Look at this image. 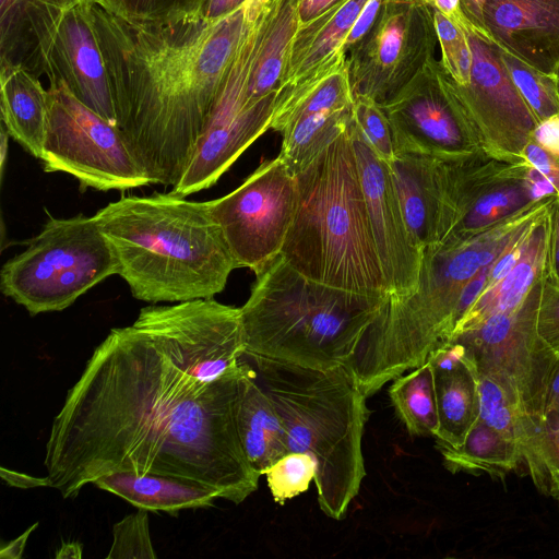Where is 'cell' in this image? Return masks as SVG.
<instances>
[{
	"mask_svg": "<svg viewBox=\"0 0 559 559\" xmlns=\"http://www.w3.org/2000/svg\"><path fill=\"white\" fill-rule=\"evenodd\" d=\"M243 370L205 383L133 325L110 330L68 391L46 442L47 487L72 499L116 472L203 484L239 504L261 475L236 424Z\"/></svg>",
	"mask_w": 559,
	"mask_h": 559,
	"instance_id": "6da1fadb",
	"label": "cell"
},
{
	"mask_svg": "<svg viewBox=\"0 0 559 559\" xmlns=\"http://www.w3.org/2000/svg\"><path fill=\"white\" fill-rule=\"evenodd\" d=\"M92 9L117 126L153 183L174 187L252 20L243 5L216 21H135L98 1Z\"/></svg>",
	"mask_w": 559,
	"mask_h": 559,
	"instance_id": "7a4b0ae2",
	"label": "cell"
},
{
	"mask_svg": "<svg viewBox=\"0 0 559 559\" xmlns=\"http://www.w3.org/2000/svg\"><path fill=\"white\" fill-rule=\"evenodd\" d=\"M134 298L182 302L214 298L237 269L209 203L154 193L122 197L93 215Z\"/></svg>",
	"mask_w": 559,
	"mask_h": 559,
	"instance_id": "3957f363",
	"label": "cell"
},
{
	"mask_svg": "<svg viewBox=\"0 0 559 559\" xmlns=\"http://www.w3.org/2000/svg\"><path fill=\"white\" fill-rule=\"evenodd\" d=\"M295 178L296 207L280 253L283 259L317 283L386 296L350 121Z\"/></svg>",
	"mask_w": 559,
	"mask_h": 559,
	"instance_id": "277c9868",
	"label": "cell"
},
{
	"mask_svg": "<svg viewBox=\"0 0 559 559\" xmlns=\"http://www.w3.org/2000/svg\"><path fill=\"white\" fill-rule=\"evenodd\" d=\"M243 356L283 420L288 451L313 459L320 509L333 520L345 519L366 476V394L345 366L312 368Z\"/></svg>",
	"mask_w": 559,
	"mask_h": 559,
	"instance_id": "5b68a950",
	"label": "cell"
},
{
	"mask_svg": "<svg viewBox=\"0 0 559 559\" xmlns=\"http://www.w3.org/2000/svg\"><path fill=\"white\" fill-rule=\"evenodd\" d=\"M384 298L317 283L277 254L255 273L240 308L245 354L312 368L346 367Z\"/></svg>",
	"mask_w": 559,
	"mask_h": 559,
	"instance_id": "8992f818",
	"label": "cell"
},
{
	"mask_svg": "<svg viewBox=\"0 0 559 559\" xmlns=\"http://www.w3.org/2000/svg\"><path fill=\"white\" fill-rule=\"evenodd\" d=\"M118 263L94 216H50L0 273L4 296L32 316L61 311L111 275Z\"/></svg>",
	"mask_w": 559,
	"mask_h": 559,
	"instance_id": "52a82bcc",
	"label": "cell"
},
{
	"mask_svg": "<svg viewBox=\"0 0 559 559\" xmlns=\"http://www.w3.org/2000/svg\"><path fill=\"white\" fill-rule=\"evenodd\" d=\"M49 118L40 160L81 190H129L153 183L120 128L79 100L61 83L49 84Z\"/></svg>",
	"mask_w": 559,
	"mask_h": 559,
	"instance_id": "ba28073f",
	"label": "cell"
},
{
	"mask_svg": "<svg viewBox=\"0 0 559 559\" xmlns=\"http://www.w3.org/2000/svg\"><path fill=\"white\" fill-rule=\"evenodd\" d=\"M93 1L36 0L28 15L25 69L63 83L84 105L117 124L110 80L98 40Z\"/></svg>",
	"mask_w": 559,
	"mask_h": 559,
	"instance_id": "9c48e42d",
	"label": "cell"
},
{
	"mask_svg": "<svg viewBox=\"0 0 559 559\" xmlns=\"http://www.w3.org/2000/svg\"><path fill=\"white\" fill-rule=\"evenodd\" d=\"M538 301L528 297L514 311L493 313L450 343L463 346L465 359L477 374L495 378L510 389L544 435L545 402L557 357L538 336Z\"/></svg>",
	"mask_w": 559,
	"mask_h": 559,
	"instance_id": "30bf717a",
	"label": "cell"
},
{
	"mask_svg": "<svg viewBox=\"0 0 559 559\" xmlns=\"http://www.w3.org/2000/svg\"><path fill=\"white\" fill-rule=\"evenodd\" d=\"M132 325L202 382H216L241 369L246 344L240 308L214 298L147 306Z\"/></svg>",
	"mask_w": 559,
	"mask_h": 559,
	"instance_id": "8fae6325",
	"label": "cell"
},
{
	"mask_svg": "<svg viewBox=\"0 0 559 559\" xmlns=\"http://www.w3.org/2000/svg\"><path fill=\"white\" fill-rule=\"evenodd\" d=\"M260 14V13H259ZM253 19L224 79L198 147L171 192L181 197L211 188L237 158L266 130L277 100L252 104L249 72L259 36Z\"/></svg>",
	"mask_w": 559,
	"mask_h": 559,
	"instance_id": "7c38bea8",
	"label": "cell"
},
{
	"mask_svg": "<svg viewBox=\"0 0 559 559\" xmlns=\"http://www.w3.org/2000/svg\"><path fill=\"white\" fill-rule=\"evenodd\" d=\"M295 175L277 156L230 193L207 201L238 267L254 274L281 253L296 207Z\"/></svg>",
	"mask_w": 559,
	"mask_h": 559,
	"instance_id": "4fadbf2b",
	"label": "cell"
},
{
	"mask_svg": "<svg viewBox=\"0 0 559 559\" xmlns=\"http://www.w3.org/2000/svg\"><path fill=\"white\" fill-rule=\"evenodd\" d=\"M437 44L432 9L384 0L371 29L347 53L354 96L389 100L435 57Z\"/></svg>",
	"mask_w": 559,
	"mask_h": 559,
	"instance_id": "5bb4252c",
	"label": "cell"
},
{
	"mask_svg": "<svg viewBox=\"0 0 559 559\" xmlns=\"http://www.w3.org/2000/svg\"><path fill=\"white\" fill-rule=\"evenodd\" d=\"M380 105L390 121L395 152L454 159L469 156L480 138L436 57Z\"/></svg>",
	"mask_w": 559,
	"mask_h": 559,
	"instance_id": "9a60e30c",
	"label": "cell"
},
{
	"mask_svg": "<svg viewBox=\"0 0 559 559\" xmlns=\"http://www.w3.org/2000/svg\"><path fill=\"white\" fill-rule=\"evenodd\" d=\"M350 134L388 294L408 295L418 285L423 250L404 217L389 165L377 155L353 117Z\"/></svg>",
	"mask_w": 559,
	"mask_h": 559,
	"instance_id": "2e32d148",
	"label": "cell"
},
{
	"mask_svg": "<svg viewBox=\"0 0 559 559\" xmlns=\"http://www.w3.org/2000/svg\"><path fill=\"white\" fill-rule=\"evenodd\" d=\"M473 52L471 81L466 86L451 85L479 134L521 136L538 123L533 111L513 84L498 49L472 31L466 32Z\"/></svg>",
	"mask_w": 559,
	"mask_h": 559,
	"instance_id": "e0dca14e",
	"label": "cell"
},
{
	"mask_svg": "<svg viewBox=\"0 0 559 559\" xmlns=\"http://www.w3.org/2000/svg\"><path fill=\"white\" fill-rule=\"evenodd\" d=\"M487 41L558 78L559 0H487Z\"/></svg>",
	"mask_w": 559,
	"mask_h": 559,
	"instance_id": "ac0fdd59",
	"label": "cell"
},
{
	"mask_svg": "<svg viewBox=\"0 0 559 559\" xmlns=\"http://www.w3.org/2000/svg\"><path fill=\"white\" fill-rule=\"evenodd\" d=\"M236 403L240 442L251 466L262 476L289 451L286 430L269 394L258 383L252 366L242 360Z\"/></svg>",
	"mask_w": 559,
	"mask_h": 559,
	"instance_id": "d6986e66",
	"label": "cell"
},
{
	"mask_svg": "<svg viewBox=\"0 0 559 559\" xmlns=\"http://www.w3.org/2000/svg\"><path fill=\"white\" fill-rule=\"evenodd\" d=\"M476 376L479 418L518 447L526 474L543 493L549 495L542 430L526 416L510 389L495 378Z\"/></svg>",
	"mask_w": 559,
	"mask_h": 559,
	"instance_id": "ffe728a7",
	"label": "cell"
},
{
	"mask_svg": "<svg viewBox=\"0 0 559 559\" xmlns=\"http://www.w3.org/2000/svg\"><path fill=\"white\" fill-rule=\"evenodd\" d=\"M353 103L347 53L340 51L308 78L282 92L270 128L281 133L297 119L350 109Z\"/></svg>",
	"mask_w": 559,
	"mask_h": 559,
	"instance_id": "44dd1931",
	"label": "cell"
},
{
	"mask_svg": "<svg viewBox=\"0 0 559 559\" xmlns=\"http://www.w3.org/2000/svg\"><path fill=\"white\" fill-rule=\"evenodd\" d=\"M367 1L341 0L310 22L299 24L288 53L283 91L343 51L344 41Z\"/></svg>",
	"mask_w": 559,
	"mask_h": 559,
	"instance_id": "7402d4cb",
	"label": "cell"
},
{
	"mask_svg": "<svg viewBox=\"0 0 559 559\" xmlns=\"http://www.w3.org/2000/svg\"><path fill=\"white\" fill-rule=\"evenodd\" d=\"M93 485L138 509L173 515L181 510L210 508L215 500L222 499L218 491L203 484L158 474L116 472L100 476Z\"/></svg>",
	"mask_w": 559,
	"mask_h": 559,
	"instance_id": "603a6c76",
	"label": "cell"
},
{
	"mask_svg": "<svg viewBox=\"0 0 559 559\" xmlns=\"http://www.w3.org/2000/svg\"><path fill=\"white\" fill-rule=\"evenodd\" d=\"M1 119L9 135L41 157L49 118V93L22 66L0 68Z\"/></svg>",
	"mask_w": 559,
	"mask_h": 559,
	"instance_id": "cb8c5ba5",
	"label": "cell"
},
{
	"mask_svg": "<svg viewBox=\"0 0 559 559\" xmlns=\"http://www.w3.org/2000/svg\"><path fill=\"white\" fill-rule=\"evenodd\" d=\"M389 167L408 228L424 251L433 245L435 239L437 190L433 157L396 151Z\"/></svg>",
	"mask_w": 559,
	"mask_h": 559,
	"instance_id": "d4e9b609",
	"label": "cell"
},
{
	"mask_svg": "<svg viewBox=\"0 0 559 559\" xmlns=\"http://www.w3.org/2000/svg\"><path fill=\"white\" fill-rule=\"evenodd\" d=\"M433 374L438 411L435 438L438 447L457 448L479 419L476 371L464 358L451 370L433 369Z\"/></svg>",
	"mask_w": 559,
	"mask_h": 559,
	"instance_id": "484cf974",
	"label": "cell"
},
{
	"mask_svg": "<svg viewBox=\"0 0 559 559\" xmlns=\"http://www.w3.org/2000/svg\"><path fill=\"white\" fill-rule=\"evenodd\" d=\"M439 449L451 473L487 474L504 479L508 474L524 468L518 447L480 418L460 447Z\"/></svg>",
	"mask_w": 559,
	"mask_h": 559,
	"instance_id": "4316f807",
	"label": "cell"
},
{
	"mask_svg": "<svg viewBox=\"0 0 559 559\" xmlns=\"http://www.w3.org/2000/svg\"><path fill=\"white\" fill-rule=\"evenodd\" d=\"M544 240V233L536 230L535 235L532 234L530 245L519 262L501 281L481 292L456 325L451 341L489 316L514 311L525 304L542 261Z\"/></svg>",
	"mask_w": 559,
	"mask_h": 559,
	"instance_id": "83f0119b",
	"label": "cell"
},
{
	"mask_svg": "<svg viewBox=\"0 0 559 559\" xmlns=\"http://www.w3.org/2000/svg\"><path fill=\"white\" fill-rule=\"evenodd\" d=\"M389 396L411 436L435 437L438 411L435 374L428 360L393 379Z\"/></svg>",
	"mask_w": 559,
	"mask_h": 559,
	"instance_id": "f1b7e54d",
	"label": "cell"
},
{
	"mask_svg": "<svg viewBox=\"0 0 559 559\" xmlns=\"http://www.w3.org/2000/svg\"><path fill=\"white\" fill-rule=\"evenodd\" d=\"M350 118L352 108L297 119L281 132L278 157L292 174H298L347 127Z\"/></svg>",
	"mask_w": 559,
	"mask_h": 559,
	"instance_id": "f546056e",
	"label": "cell"
},
{
	"mask_svg": "<svg viewBox=\"0 0 559 559\" xmlns=\"http://www.w3.org/2000/svg\"><path fill=\"white\" fill-rule=\"evenodd\" d=\"M500 58L520 94L537 121L559 114L558 78L545 74L512 53L499 49Z\"/></svg>",
	"mask_w": 559,
	"mask_h": 559,
	"instance_id": "4dcf8cb0",
	"label": "cell"
},
{
	"mask_svg": "<svg viewBox=\"0 0 559 559\" xmlns=\"http://www.w3.org/2000/svg\"><path fill=\"white\" fill-rule=\"evenodd\" d=\"M36 0H0V68L28 58V15Z\"/></svg>",
	"mask_w": 559,
	"mask_h": 559,
	"instance_id": "1f68e13d",
	"label": "cell"
},
{
	"mask_svg": "<svg viewBox=\"0 0 559 559\" xmlns=\"http://www.w3.org/2000/svg\"><path fill=\"white\" fill-rule=\"evenodd\" d=\"M264 475L274 501L284 504L308 490L310 483L314 480L316 463L309 454L288 452Z\"/></svg>",
	"mask_w": 559,
	"mask_h": 559,
	"instance_id": "d6a6232c",
	"label": "cell"
},
{
	"mask_svg": "<svg viewBox=\"0 0 559 559\" xmlns=\"http://www.w3.org/2000/svg\"><path fill=\"white\" fill-rule=\"evenodd\" d=\"M433 19L441 49V66L456 84L468 85L473 52L466 32L437 11H433Z\"/></svg>",
	"mask_w": 559,
	"mask_h": 559,
	"instance_id": "836d02e7",
	"label": "cell"
},
{
	"mask_svg": "<svg viewBox=\"0 0 559 559\" xmlns=\"http://www.w3.org/2000/svg\"><path fill=\"white\" fill-rule=\"evenodd\" d=\"M207 0H99L112 12L135 21H173L202 15Z\"/></svg>",
	"mask_w": 559,
	"mask_h": 559,
	"instance_id": "e575fe53",
	"label": "cell"
},
{
	"mask_svg": "<svg viewBox=\"0 0 559 559\" xmlns=\"http://www.w3.org/2000/svg\"><path fill=\"white\" fill-rule=\"evenodd\" d=\"M352 117L377 155L391 165L395 159V146L389 118L381 105L365 96H354Z\"/></svg>",
	"mask_w": 559,
	"mask_h": 559,
	"instance_id": "d590c367",
	"label": "cell"
},
{
	"mask_svg": "<svg viewBox=\"0 0 559 559\" xmlns=\"http://www.w3.org/2000/svg\"><path fill=\"white\" fill-rule=\"evenodd\" d=\"M147 512L145 509H139L114 525V540L106 556L107 559L156 558L150 535Z\"/></svg>",
	"mask_w": 559,
	"mask_h": 559,
	"instance_id": "8d00e7d4",
	"label": "cell"
},
{
	"mask_svg": "<svg viewBox=\"0 0 559 559\" xmlns=\"http://www.w3.org/2000/svg\"><path fill=\"white\" fill-rule=\"evenodd\" d=\"M536 329L544 344L559 357V290L543 295L538 301Z\"/></svg>",
	"mask_w": 559,
	"mask_h": 559,
	"instance_id": "74e56055",
	"label": "cell"
},
{
	"mask_svg": "<svg viewBox=\"0 0 559 559\" xmlns=\"http://www.w3.org/2000/svg\"><path fill=\"white\" fill-rule=\"evenodd\" d=\"M383 1H367L344 41V52L348 53L371 29L378 19Z\"/></svg>",
	"mask_w": 559,
	"mask_h": 559,
	"instance_id": "f35d334b",
	"label": "cell"
},
{
	"mask_svg": "<svg viewBox=\"0 0 559 559\" xmlns=\"http://www.w3.org/2000/svg\"><path fill=\"white\" fill-rule=\"evenodd\" d=\"M559 427V357L557 358L549 379L544 408V435Z\"/></svg>",
	"mask_w": 559,
	"mask_h": 559,
	"instance_id": "ab89813d",
	"label": "cell"
},
{
	"mask_svg": "<svg viewBox=\"0 0 559 559\" xmlns=\"http://www.w3.org/2000/svg\"><path fill=\"white\" fill-rule=\"evenodd\" d=\"M545 464L549 478V495L559 503V427L545 437Z\"/></svg>",
	"mask_w": 559,
	"mask_h": 559,
	"instance_id": "60d3db41",
	"label": "cell"
},
{
	"mask_svg": "<svg viewBox=\"0 0 559 559\" xmlns=\"http://www.w3.org/2000/svg\"><path fill=\"white\" fill-rule=\"evenodd\" d=\"M533 133L545 151L559 155V114L539 121Z\"/></svg>",
	"mask_w": 559,
	"mask_h": 559,
	"instance_id": "b9f144b4",
	"label": "cell"
},
{
	"mask_svg": "<svg viewBox=\"0 0 559 559\" xmlns=\"http://www.w3.org/2000/svg\"><path fill=\"white\" fill-rule=\"evenodd\" d=\"M416 2L429 7L449 19L453 24L463 31H469V25L462 12L461 0H415Z\"/></svg>",
	"mask_w": 559,
	"mask_h": 559,
	"instance_id": "7bdbcfd3",
	"label": "cell"
},
{
	"mask_svg": "<svg viewBox=\"0 0 559 559\" xmlns=\"http://www.w3.org/2000/svg\"><path fill=\"white\" fill-rule=\"evenodd\" d=\"M486 3L487 0H461L462 12L469 25V31L474 32L485 40H487L484 20Z\"/></svg>",
	"mask_w": 559,
	"mask_h": 559,
	"instance_id": "ee69618b",
	"label": "cell"
},
{
	"mask_svg": "<svg viewBox=\"0 0 559 559\" xmlns=\"http://www.w3.org/2000/svg\"><path fill=\"white\" fill-rule=\"evenodd\" d=\"M526 156L534 169L551 180L555 186L559 187V175L556 174L550 158L544 148L536 144H530L526 148Z\"/></svg>",
	"mask_w": 559,
	"mask_h": 559,
	"instance_id": "f6af8a7d",
	"label": "cell"
},
{
	"mask_svg": "<svg viewBox=\"0 0 559 559\" xmlns=\"http://www.w3.org/2000/svg\"><path fill=\"white\" fill-rule=\"evenodd\" d=\"M341 0H297L299 24H306Z\"/></svg>",
	"mask_w": 559,
	"mask_h": 559,
	"instance_id": "bcb514c9",
	"label": "cell"
},
{
	"mask_svg": "<svg viewBox=\"0 0 559 559\" xmlns=\"http://www.w3.org/2000/svg\"><path fill=\"white\" fill-rule=\"evenodd\" d=\"M246 0H207L202 15L210 20L216 21L243 5Z\"/></svg>",
	"mask_w": 559,
	"mask_h": 559,
	"instance_id": "7dc6e473",
	"label": "cell"
},
{
	"mask_svg": "<svg viewBox=\"0 0 559 559\" xmlns=\"http://www.w3.org/2000/svg\"><path fill=\"white\" fill-rule=\"evenodd\" d=\"M38 523L33 524L24 533L9 543L2 545L0 549V558L2 559H20L25 550L27 539L31 533L36 530Z\"/></svg>",
	"mask_w": 559,
	"mask_h": 559,
	"instance_id": "c3c4849f",
	"label": "cell"
},
{
	"mask_svg": "<svg viewBox=\"0 0 559 559\" xmlns=\"http://www.w3.org/2000/svg\"><path fill=\"white\" fill-rule=\"evenodd\" d=\"M1 476L7 480L8 484L21 487V488H33V487H47L46 477H34L27 474H20L13 471H7L1 468Z\"/></svg>",
	"mask_w": 559,
	"mask_h": 559,
	"instance_id": "681fc988",
	"label": "cell"
},
{
	"mask_svg": "<svg viewBox=\"0 0 559 559\" xmlns=\"http://www.w3.org/2000/svg\"><path fill=\"white\" fill-rule=\"evenodd\" d=\"M531 173V188L530 194L534 199L543 198L547 194L555 192V185L544 175L539 174L536 169Z\"/></svg>",
	"mask_w": 559,
	"mask_h": 559,
	"instance_id": "f907efd6",
	"label": "cell"
},
{
	"mask_svg": "<svg viewBox=\"0 0 559 559\" xmlns=\"http://www.w3.org/2000/svg\"><path fill=\"white\" fill-rule=\"evenodd\" d=\"M82 544L79 542L62 543L56 552V558H81Z\"/></svg>",
	"mask_w": 559,
	"mask_h": 559,
	"instance_id": "816d5d0a",
	"label": "cell"
},
{
	"mask_svg": "<svg viewBox=\"0 0 559 559\" xmlns=\"http://www.w3.org/2000/svg\"><path fill=\"white\" fill-rule=\"evenodd\" d=\"M271 0H246L243 3L246 13L250 20L257 17V15L262 11V9L270 2Z\"/></svg>",
	"mask_w": 559,
	"mask_h": 559,
	"instance_id": "f5cc1de1",
	"label": "cell"
},
{
	"mask_svg": "<svg viewBox=\"0 0 559 559\" xmlns=\"http://www.w3.org/2000/svg\"><path fill=\"white\" fill-rule=\"evenodd\" d=\"M9 136L10 135L5 128L1 126V171H3V166L5 163Z\"/></svg>",
	"mask_w": 559,
	"mask_h": 559,
	"instance_id": "db71d44e",
	"label": "cell"
},
{
	"mask_svg": "<svg viewBox=\"0 0 559 559\" xmlns=\"http://www.w3.org/2000/svg\"><path fill=\"white\" fill-rule=\"evenodd\" d=\"M555 264L559 271V215L557 218L556 236H555Z\"/></svg>",
	"mask_w": 559,
	"mask_h": 559,
	"instance_id": "11a10c76",
	"label": "cell"
},
{
	"mask_svg": "<svg viewBox=\"0 0 559 559\" xmlns=\"http://www.w3.org/2000/svg\"><path fill=\"white\" fill-rule=\"evenodd\" d=\"M86 1H99V0H86Z\"/></svg>",
	"mask_w": 559,
	"mask_h": 559,
	"instance_id": "9f6ffc18",
	"label": "cell"
},
{
	"mask_svg": "<svg viewBox=\"0 0 559 559\" xmlns=\"http://www.w3.org/2000/svg\"><path fill=\"white\" fill-rule=\"evenodd\" d=\"M558 78H559V72H558Z\"/></svg>",
	"mask_w": 559,
	"mask_h": 559,
	"instance_id": "6f0895ef",
	"label": "cell"
}]
</instances>
